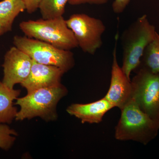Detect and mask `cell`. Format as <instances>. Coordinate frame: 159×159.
Segmentation results:
<instances>
[{"mask_svg": "<svg viewBox=\"0 0 159 159\" xmlns=\"http://www.w3.org/2000/svg\"><path fill=\"white\" fill-rule=\"evenodd\" d=\"M33 60L15 46L6 52L2 65L4 76L2 82L10 89L20 84L29 77Z\"/></svg>", "mask_w": 159, "mask_h": 159, "instance_id": "cell-9", "label": "cell"}, {"mask_svg": "<svg viewBox=\"0 0 159 159\" xmlns=\"http://www.w3.org/2000/svg\"><path fill=\"white\" fill-rule=\"evenodd\" d=\"M131 81L133 99L139 107L159 125V74L142 66Z\"/></svg>", "mask_w": 159, "mask_h": 159, "instance_id": "cell-6", "label": "cell"}, {"mask_svg": "<svg viewBox=\"0 0 159 159\" xmlns=\"http://www.w3.org/2000/svg\"><path fill=\"white\" fill-rule=\"evenodd\" d=\"M114 108V106L103 97L90 103L71 104L67 108L66 111L80 119L82 123L98 124L102 122L105 114Z\"/></svg>", "mask_w": 159, "mask_h": 159, "instance_id": "cell-11", "label": "cell"}, {"mask_svg": "<svg viewBox=\"0 0 159 159\" xmlns=\"http://www.w3.org/2000/svg\"><path fill=\"white\" fill-rule=\"evenodd\" d=\"M157 33L155 28L149 23L146 15L138 18L122 33L121 68L129 79L132 72L141 65L145 49L154 39Z\"/></svg>", "mask_w": 159, "mask_h": 159, "instance_id": "cell-1", "label": "cell"}, {"mask_svg": "<svg viewBox=\"0 0 159 159\" xmlns=\"http://www.w3.org/2000/svg\"><path fill=\"white\" fill-rule=\"evenodd\" d=\"M68 90L63 84L44 88L28 93L25 97L18 98L15 105L20 107L16 120L39 117L47 122L54 121L57 118V103L67 95Z\"/></svg>", "mask_w": 159, "mask_h": 159, "instance_id": "cell-2", "label": "cell"}, {"mask_svg": "<svg viewBox=\"0 0 159 159\" xmlns=\"http://www.w3.org/2000/svg\"><path fill=\"white\" fill-rule=\"evenodd\" d=\"M130 0H115L112 5V8L114 13L120 14L122 13L128 6Z\"/></svg>", "mask_w": 159, "mask_h": 159, "instance_id": "cell-17", "label": "cell"}, {"mask_svg": "<svg viewBox=\"0 0 159 159\" xmlns=\"http://www.w3.org/2000/svg\"><path fill=\"white\" fill-rule=\"evenodd\" d=\"M69 0H41L39 8L42 17L50 19L62 16Z\"/></svg>", "mask_w": 159, "mask_h": 159, "instance_id": "cell-15", "label": "cell"}, {"mask_svg": "<svg viewBox=\"0 0 159 159\" xmlns=\"http://www.w3.org/2000/svg\"><path fill=\"white\" fill-rule=\"evenodd\" d=\"M109 0H69L68 3L71 6H78L83 4L102 5L106 4Z\"/></svg>", "mask_w": 159, "mask_h": 159, "instance_id": "cell-18", "label": "cell"}, {"mask_svg": "<svg viewBox=\"0 0 159 159\" xmlns=\"http://www.w3.org/2000/svg\"><path fill=\"white\" fill-rule=\"evenodd\" d=\"M143 66L155 74H159V34L145 48L142 57Z\"/></svg>", "mask_w": 159, "mask_h": 159, "instance_id": "cell-14", "label": "cell"}, {"mask_svg": "<svg viewBox=\"0 0 159 159\" xmlns=\"http://www.w3.org/2000/svg\"><path fill=\"white\" fill-rule=\"evenodd\" d=\"M63 71L54 66L39 63L33 61L29 77L20 85L26 89L27 93L44 88L61 84Z\"/></svg>", "mask_w": 159, "mask_h": 159, "instance_id": "cell-10", "label": "cell"}, {"mask_svg": "<svg viewBox=\"0 0 159 159\" xmlns=\"http://www.w3.org/2000/svg\"><path fill=\"white\" fill-rule=\"evenodd\" d=\"M26 10L23 0H3L0 2V24L7 32L11 31L15 20Z\"/></svg>", "mask_w": 159, "mask_h": 159, "instance_id": "cell-13", "label": "cell"}, {"mask_svg": "<svg viewBox=\"0 0 159 159\" xmlns=\"http://www.w3.org/2000/svg\"><path fill=\"white\" fill-rule=\"evenodd\" d=\"M25 5L26 10L28 13L32 14L39 8L41 0H23Z\"/></svg>", "mask_w": 159, "mask_h": 159, "instance_id": "cell-19", "label": "cell"}, {"mask_svg": "<svg viewBox=\"0 0 159 159\" xmlns=\"http://www.w3.org/2000/svg\"><path fill=\"white\" fill-rule=\"evenodd\" d=\"M17 133L7 124H0V148L8 151L14 145Z\"/></svg>", "mask_w": 159, "mask_h": 159, "instance_id": "cell-16", "label": "cell"}, {"mask_svg": "<svg viewBox=\"0 0 159 159\" xmlns=\"http://www.w3.org/2000/svg\"><path fill=\"white\" fill-rule=\"evenodd\" d=\"M19 27L27 37L48 43L61 50L71 51L78 48L74 33L63 16L23 21Z\"/></svg>", "mask_w": 159, "mask_h": 159, "instance_id": "cell-4", "label": "cell"}, {"mask_svg": "<svg viewBox=\"0 0 159 159\" xmlns=\"http://www.w3.org/2000/svg\"><path fill=\"white\" fill-rule=\"evenodd\" d=\"M121 111L115 128L116 140L146 145L157 136L159 125L140 109L133 98Z\"/></svg>", "mask_w": 159, "mask_h": 159, "instance_id": "cell-3", "label": "cell"}, {"mask_svg": "<svg viewBox=\"0 0 159 159\" xmlns=\"http://www.w3.org/2000/svg\"><path fill=\"white\" fill-rule=\"evenodd\" d=\"M14 46L39 63L54 66L65 74L75 66L74 54L71 51L61 50L48 43L25 36L15 35Z\"/></svg>", "mask_w": 159, "mask_h": 159, "instance_id": "cell-5", "label": "cell"}, {"mask_svg": "<svg viewBox=\"0 0 159 159\" xmlns=\"http://www.w3.org/2000/svg\"><path fill=\"white\" fill-rule=\"evenodd\" d=\"M118 34L113 51V60L111 71L110 84L104 97L114 106L121 110L133 98V87L131 79L128 78L118 63L117 45Z\"/></svg>", "mask_w": 159, "mask_h": 159, "instance_id": "cell-8", "label": "cell"}, {"mask_svg": "<svg viewBox=\"0 0 159 159\" xmlns=\"http://www.w3.org/2000/svg\"><path fill=\"white\" fill-rule=\"evenodd\" d=\"M66 21L83 52L93 55L102 47V35L106 28L101 20L77 13L72 15Z\"/></svg>", "mask_w": 159, "mask_h": 159, "instance_id": "cell-7", "label": "cell"}, {"mask_svg": "<svg viewBox=\"0 0 159 159\" xmlns=\"http://www.w3.org/2000/svg\"><path fill=\"white\" fill-rule=\"evenodd\" d=\"M20 90L11 89L0 81V124H9L16 119L18 112L14 100L19 97Z\"/></svg>", "mask_w": 159, "mask_h": 159, "instance_id": "cell-12", "label": "cell"}, {"mask_svg": "<svg viewBox=\"0 0 159 159\" xmlns=\"http://www.w3.org/2000/svg\"><path fill=\"white\" fill-rule=\"evenodd\" d=\"M7 32L6 29L1 24H0V36H2L3 34Z\"/></svg>", "mask_w": 159, "mask_h": 159, "instance_id": "cell-20", "label": "cell"}]
</instances>
